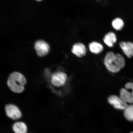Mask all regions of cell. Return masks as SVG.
I'll list each match as a JSON object with an SVG mask.
<instances>
[{
  "label": "cell",
  "instance_id": "6da1fadb",
  "mask_svg": "<svg viewBox=\"0 0 133 133\" xmlns=\"http://www.w3.org/2000/svg\"><path fill=\"white\" fill-rule=\"evenodd\" d=\"M104 62L108 70L114 73L118 72L125 64V61L122 55L119 54H115L111 51L106 54Z\"/></svg>",
  "mask_w": 133,
  "mask_h": 133
},
{
  "label": "cell",
  "instance_id": "7a4b0ae2",
  "mask_svg": "<svg viewBox=\"0 0 133 133\" xmlns=\"http://www.w3.org/2000/svg\"><path fill=\"white\" fill-rule=\"evenodd\" d=\"M26 81L23 75L19 72H13L10 75L7 81L9 89L14 92L21 93L24 90Z\"/></svg>",
  "mask_w": 133,
  "mask_h": 133
},
{
  "label": "cell",
  "instance_id": "3957f363",
  "mask_svg": "<svg viewBox=\"0 0 133 133\" xmlns=\"http://www.w3.org/2000/svg\"><path fill=\"white\" fill-rule=\"evenodd\" d=\"M125 88L121 89L119 97L124 102L133 103V83L129 82L125 85Z\"/></svg>",
  "mask_w": 133,
  "mask_h": 133
},
{
  "label": "cell",
  "instance_id": "277c9868",
  "mask_svg": "<svg viewBox=\"0 0 133 133\" xmlns=\"http://www.w3.org/2000/svg\"><path fill=\"white\" fill-rule=\"evenodd\" d=\"M67 80V75L65 73L58 72L53 74L51 76V82L54 86L60 87L65 85Z\"/></svg>",
  "mask_w": 133,
  "mask_h": 133
},
{
  "label": "cell",
  "instance_id": "5b68a950",
  "mask_svg": "<svg viewBox=\"0 0 133 133\" xmlns=\"http://www.w3.org/2000/svg\"><path fill=\"white\" fill-rule=\"evenodd\" d=\"M5 110L6 115L13 120H17L22 117V113L17 106L13 104L6 105Z\"/></svg>",
  "mask_w": 133,
  "mask_h": 133
},
{
  "label": "cell",
  "instance_id": "8992f818",
  "mask_svg": "<svg viewBox=\"0 0 133 133\" xmlns=\"http://www.w3.org/2000/svg\"><path fill=\"white\" fill-rule=\"evenodd\" d=\"M36 52L39 57H43L47 55L50 50V46L47 43L43 40L36 41L35 44Z\"/></svg>",
  "mask_w": 133,
  "mask_h": 133
},
{
  "label": "cell",
  "instance_id": "52a82bcc",
  "mask_svg": "<svg viewBox=\"0 0 133 133\" xmlns=\"http://www.w3.org/2000/svg\"><path fill=\"white\" fill-rule=\"evenodd\" d=\"M108 102L116 109L124 110L128 105L121 99L120 97L115 95L109 96L108 98Z\"/></svg>",
  "mask_w": 133,
  "mask_h": 133
},
{
  "label": "cell",
  "instance_id": "ba28073f",
  "mask_svg": "<svg viewBox=\"0 0 133 133\" xmlns=\"http://www.w3.org/2000/svg\"><path fill=\"white\" fill-rule=\"evenodd\" d=\"M71 51L73 54L79 57L85 56L87 52L85 46L81 43L74 44L72 46Z\"/></svg>",
  "mask_w": 133,
  "mask_h": 133
},
{
  "label": "cell",
  "instance_id": "9c48e42d",
  "mask_svg": "<svg viewBox=\"0 0 133 133\" xmlns=\"http://www.w3.org/2000/svg\"><path fill=\"white\" fill-rule=\"evenodd\" d=\"M119 46L125 55L129 58L133 57V43L131 42H121Z\"/></svg>",
  "mask_w": 133,
  "mask_h": 133
},
{
  "label": "cell",
  "instance_id": "30bf717a",
  "mask_svg": "<svg viewBox=\"0 0 133 133\" xmlns=\"http://www.w3.org/2000/svg\"><path fill=\"white\" fill-rule=\"evenodd\" d=\"M103 41L105 44L109 47L114 46L117 41L116 35L112 32H110L106 34L104 36Z\"/></svg>",
  "mask_w": 133,
  "mask_h": 133
},
{
  "label": "cell",
  "instance_id": "8fae6325",
  "mask_svg": "<svg viewBox=\"0 0 133 133\" xmlns=\"http://www.w3.org/2000/svg\"><path fill=\"white\" fill-rule=\"evenodd\" d=\"M12 129L15 133H26L27 132V126L22 122L15 123L13 125Z\"/></svg>",
  "mask_w": 133,
  "mask_h": 133
},
{
  "label": "cell",
  "instance_id": "7c38bea8",
  "mask_svg": "<svg viewBox=\"0 0 133 133\" xmlns=\"http://www.w3.org/2000/svg\"><path fill=\"white\" fill-rule=\"evenodd\" d=\"M89 48L91 52L95 54H99L104 49L102 45L96 42H92L90 43Z\"/></svg>",
  "mask_w": 133,
  "mask_h": 133
},
{
  "label": "cell",
  "instance_id": "4fadbf2b",
  "mask_svg": "<svg viewBox=\"0 0 133 133\" xmlns=\"http://www.w3.org/2000/svg\"><path fill=\"white\" fill-rule=\"evenodd\" d=\"M124 110L125 118L128 121L133 122V104L128 105Z\"/></svg>",
  "mask_w": 133,
  "mask_h": 133
},
{
  "label": "cell",
  "instance_id": "5bb4252c",
  "mask_svg": "<svg viewBox=\"0 0 133 133\" xmlns=\"http://www.w3.org/2000/svg\"><path fill=\"white\" fill-rule=\"evenodd\" d=\"M124 21L120 18H117L113 20L112 22V27L117 31L121 30L124 26Z\"/></svg>",
  "mask_w": 133,
  "mask_h": 133
},
{
  "label": "cell",
  "instance_id": "9a60e30c",
  "mask_svg": "<svg viewBox=\"0 0 133 133\" xmlns=\"http://www.w3.org/2000/svg\"><path fill=\"white\" fill-rule=\"evenodd\" d=\"M36 1H42V0H36Z\"/></svg>",
  "mask_w": 133,
  "mask_h": 133
},
{
  "label": "cell",
  "instance_id": "2e32d148",
  "mask_svg": "<svg viewBox=\"0 0 133 133\" xmlns=\"http://www.w3.org/2000/svg\"><path fill=\"white\" fill-rule=\"evenodd\" d=\"M130 133H133V132H131Z\"/></svg>",
  "mask_w": 133,
  "mask_h": 133
}]
</instances>
